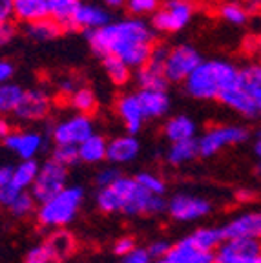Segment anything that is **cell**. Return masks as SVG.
I'll return each mask as SVG.
<instances>
[{
    "instance_id": "cell-23",
    "label": "cell",
    "mask_w": 261,
    "mask_h": 263,
    "mask_svg": "<svg viewBox=\"0 0 261 263\" xmlns=\"http://www.w3.org/2000/svg\"><path fill=\"white\" fill-rule=\"evenodd\" d=\"M48 2L46 0H13V18L24 24L48 18Z\"/></svg>"
},
{
    "instance_id": "cell-15",
    "label": "cell",
    "mask_w": 261,
    "mask_h": 263,
    "mask_svg": "<svg viewBox=\"0 0 261 263\" xmlns=\"http://www.w3.org/2000/svg\"><path fill=\"white\" fill-rule=\"evenodd\" d=\"M110 11L104 6L90 4V2H81L71 21L69 29H84V31H95L99 28H104L110 24Z\"/></svg>"
},
{
    "instance_id": "cell-7",
    "label": "cell",
    "mask_w": 261,
    "mask_h": 263,
    "mask_svg": "<svg viewBox=\"0 0 261 263\" xmlns=\"http://www.w3.org/2000/svg\"><path fill=\"white\" fill-rule=\"evenodd\" d=\"M247 137H249V132L243 126H237V124H223V126L208 128L197 139L199 156L212 157L216 154H219L221 150H225V148L247 141Z\"/></svg>"
},
{
    "instance_id": "cell-46",
    "label": "cell",
    "mask_w": 261,
    "mask_h": 263,
    "mask_svg": "<svg viewBox=\"0 0 261 263\" xmlns=\"http://www.w3.org/2000/svg\"><path fill=\"white\" fill-rule=\"evenodd\" d=\"M13 75H15V66L6 59H0V84L11 82Z\"/></svg>"
},
{
    "instance_id": "cell-39",
    "label": "cell",
    "mask_w": 261,
    "mask_h": 263,
    "mask_svg": "<svg viewBox=\"0 0 261 263\" xmlns=\"http://www.w3.org/2000/svg\"><path fill=\"white\" fill-rule=\"evenodd\" d=\"M124 8L134 16L143 18V16L154 15V13L161 8V4H159V0H126V6H124Z\"/></svg>"
},
{
    "instance_id": "cell-28",
    "label": "cell",
    "mask_w": 261,
    "mask_h": 263,
    "mask_svg": "<svg viewBox=\"0 0 261 263\" xmlns=\"http://www.w3.org/2000/svg\"><path fill=\"white\" fill-rule=\"evenodd\" d=\"M46 2H48L49 18L59 22L64 29L71 28V21H73V15L81 0H46Z\"/></svg>"
},
{
    "instance_id": "cell-8",
    "label": "cell",
    "mask_w": 261,
    "mask_h": 263,
    "mask_svg": "<svg viewBox=\"0 0 261 263\" xmlns=\"http://www.w3.org/2000/svg\"><path fill=\"white\" fill-rule=\"evenodd\" d=\"M203 62L201 53L190 44H179L168 49L164 62V77L168 82H184Z\"/></svg>"
},
{
    "instance_id": "cell-25",
    "label": "cell",
    "mask_w": 261,
    "mask_h": 263,
    "mask_svg": "<svg viewBox=\"0 0 261 263\" xmlns=\"http://www.w3.org/2000/svg\"><path fill=\"white\" fill-rule=\"evenodd\" d=\"M135 81H137L139 90H164L168 88V79L164 77V71L155 68L152 64L141 66L135 73Z\"/></svg>"
},
{
    "instance_id": "cell-22",
    "label": "cell",
    "mask_w": 261,
    "mask_h": 263,
    "mask_svg": "<svg viewBox=\"0 0 261 263\" xmlns=\"http://www.w3.org/2000/svg\"><path fill=\"white\" fill-rule=\"evenodd\" d=\"M164 137L172 143H181V141H190L196 139L197 126L194 119H190L188 115H174L164 123Z\"/></svg>"
},
{
    "instance_id": "cell-51",
    "label": "cell",
    "mask_w": 261,
    "mask_h": 263,
    "mask_svg": "<svg viewBox=\"0 0 261 263\" xmlns=\"http://www.w3.org/2000/svg\"><path fill=\"white\" fill-rule=\"evenodd\" d=\"M11 132H13V126H11V123H9V119L4 117V115H0V141L4 143Z\"/></svg>"
},
{
    "instance_id": "cell-55",
    "label": "cell",
    "mask_w": 261,
    "mask_h": 263,
    "mask_svg": "<svg viewBox=\"0 0 261 263\" xmlns=\"http://www.w3.org/2000/svg\"><path fill=\"white\" fill-rule=\"evenodd\" d=\"M152 263H170L166 258H161V259H155V261H152Z\"/></svg>"
},
{
    "instance_id": "cell-43",
    "label": "cell",
    "mask_w": 261,
    "mask_h": 263,
    "mask_svg": "<svg viewBox=\"0 0 261 263\" xmlns=\"http://www.w3.org/2000/svg\"><path fill=\"white\" fill-rule=\"evenodd\" d=\"M24 263H53V261H51L49 254L46 252L44 245H37V247H33L31 251L26 254Z\"/></svg>"
},
{
    "instance_id": "cell-31",
    "label": "cell",
    "mask_w": 261,
    "mask_h": 263,
    "mask_svg": "<svg viewBox=\"0 0 261 263\" xmlns=\"http://www.w3.org/2000/svg\"><path fill=\"white\" fill-rule=\"evenodd\" d=\"M24 88L16 82H6L0 84V115H9L15 114L18 104H21L22 97H24Z\"/></svg>"
},
{
    "instance_id": "cell-34",
    "label": "cell",
    "mask_w": 261,
    "mask_h": 263,
    "mask_svg": "<svg viewBox=\"0 0 261 263\" xmlns=\"http://www.w3.org/2000/svg\"><path fill=\"white\" fill-rule=\"evenodd\" d=\"M219 16L223 21H227L229 24H236V26H241L245 24L247 18H249V13L239 2H225V4L219 6Z\"/></svg>"
},
{
    "instance_id": "cell-41",
    "label": "cell",
    "mask_w": 261,
    "mask_h": 263,
    "mask_svg": "<svg viewBox=\"0 0 261 263\" xmlns=\"http://www.w3.org/2000/svg\"><path fill=\"white\" fill-rule=\"evenodd\" d=\"M152 261L154 259H152L146 247H135L130 254H126L123 258V263H152Z\"/></svg>"
},
{
    "instance_id": "cell-33",
    "label": "cell",
    "mask_w": 261,
    "mask_h": 263,
    "mask_svg": "<svg viewBox=\"0 0 261 263\" xmlns=\"http://www.w3.org/2000/svg\"><path fill=\"white\" fill-rule=\"evenodd\" d=\"M102 68L104 73L108 75L115 86H124L126 82H130L132 79V68L124 61L117 57H104L102 59Z\"/></svg>"
},
{
    "instance_id": "cell-56",
    "label": "cell",
    "mask_w": 261,
    "mask_h": 263,
    "mask_svg": "<svg viewBox=\"0 0 261 263\" xmlns=\"http://www.w3.org/2000/svg\"><path fill=\"white\" fill-rule=\"evenodd\" d=\"M192 2H194V0H192Z\"/></svg>"
},
{
    "instance_id": "cell-30",
    "label": "cell",
    "mask_w": 261,
    "mask_h": 263,
    "mask_svg": "<svg viewBox=\"0 0 261 263\" xmlns=\"http://www.w3.org/2000/svg\"><path fill=\"white\" fill-rule=\"evenodd\" d=\"M41 164L35 159L31 161H21L18 164L13 166V179L11 185L18 190H31L33 183L37 179V174Z\"/></svg>"
},
{
    "instance_id": "cell-47",
    "label": "cell",
    "mask_w": 261,
    "mask_h": 263,
    "mask_svg": "<svg viewBox=\"0 0 261 263\" xmlns=\"http://www.w3.org/2000/svg\"><path fill=\"white\" fill-rule=\"evenodd\" d=\"M13 37H15V26L11 22L0 24V48H4L6 44H9L13 41Z\"/></svg>"
},
{
    "instance_id": "cell-44",
    "label": "cell",
    "mask_w": 261,
    "mask_h": 263,
    "mask_svg": "<svg viewBox=\"0 0 261 263\" xmlns=\"http://www.w3.org/2000/svg\"><path fill=\"white\" fill-rule=\"evenodd\" d=\"M21 192H24V190L15 189L13 185H8V186H4V189H0V206H4V209L9 210V206L15 203L16 197L21 196Z\"/></svg>"
},
{
    "instance_id": "cell-32",
    "label": "cell",
    "mask_w": 261,
    "mask_h": 263,
    "mask_svg": "<svg viewBox=\"0 0 261 263\" xmlns=\"http://www.w3.org/2000/svg\"><path fill=\"white\" fill-rule=\"evenodd\" d=\"M97 97L94 90L88 86H79L73 93L69 95V106L81 115H91L97 110Z\"/></svg>"
},
{
    "instance_id": "cell-4",
    "label": "cell",
    "mask_w": 261,
    "mask_h": 263,
    "mask_svg": "<svg viewBox=\"0 0 261 263\" xmlns=\"http://www.w3.org/2000/svg\"><path fill=\"white\" fill-rule=\"evenodd\" d=\"M84 201V190L79 185L66 186L62 192L37 206V221L46 229H64L77 218Z\"/></svg>"
},
{
    "instance_id": "cell-42",
    "label": "cell",
    "mask_w": 261,
    "mask_h": 263,
    "mask_svg": "<svg viewBox=\"0 0 261 263\" xmlns=\"http://www.w3.org/2000/svg\"><path fill=\"white\" fill-rule=\"evenodd\" d=\"M146 249H148V252H150L152 259L155 261V259L166 258L168 252H170V249H172V243L164 241V239H159V241L150 243V245H148Z\"/></svg>"
},
{
    "instance_id": "cell-14",
    "label": "cell",
    "mask_w": 261,
    "mask_h": 263,
    "mask_svg": "<svg viewBox=\"0 0 261 263\" xmlns=\"http://www.w3.org/2000/svg\"><path fill=\"white\" fill-rule=\"evenodd\" d=\"M225 239H261V212H243L223 227Z\"/></svg>"
},
{
    "instance_id": "cell-19",
    "label": "cell",
    "mask_w": 261,
    "mask_h": 263,
    "mask_svg": "<svg viewBox=\"0 0 261 263\" xmlns=\"http://www.w3.org/2000/svg\"><path fill=\"white\" fill-rule=\"evenodd\" d=\"M166 259L170 263H216L214 252L203 251V249L196 247L188 239V236L172 245Z\"/></svg>"
},
{
    "instance_id": "cell-1",
    "label": "cell",
    "mask_w": 261,
    "mask_h": 263,
    "mask_svg": "<svg viewBox=\"0 0 261 263\" xmlns=\"http://www.w3.org/2000/svg\"><path fill=\"white\" fill-rule=\"evenodd\" d=\"M88 42L99 57H117L130 68H141L148 62L155 46V31L144 18H121L88 33Z\"/></svg>"
},
{
    "instance_id": "cell-9",
    "label": "cell",
    "mask_w": 261,
    "mask_h": 263,
    "mask_svg": "<svg viewBox=\"0 0 261 263\" xmlns=\"http://www.w3.org/2000/svg\"><path fill=\"white\" fill-rule=\"evenodd\" d=\"M94 121L90 115L73 114L59 121L51 128V139L55 144H68V146H81L86 139L95 134Z\"/></svg>"
},
{
    "instance_id": "cell-35",
    "label": "cell",
    "mask_w": 261,
    "mask_h": 263,
    "mask_svg": "<svg viewBox=\"0 0 261 263\" xmlns=\"http://www.w3.org/2000/svg\"><path fill=\"white\" fill-rule=\"evenodd\" d=\"M37 205L39 203L35 201L33 194L29 192V190H24V192H21V196L15 199V203L9 206V212H11L13 216H16V218H26L29 214L37 212Z\"/></svg>"
},
{
    "instance_id": "cell-6",
    "label": "cell",
    "mask_w": 261,
    "mask_h": 263,
    "mask_svg": "<svg viewBox=\"0 0 261 263\" xmlns=\"http://www.w3.org/2000/svg\"><path fill=\"white\" fill-rule=\"evenodd\" d=\"M66 186H68V168L53 159H46L41 164L37 179H35L29 192L33 194L35 201L41 205V203L57 196L59 192H62Z\"/></svg>"
},
{
    "instance_id": "cell-12",
    "label": "cell",
    "mask_w": 261,
    "mask_h": 263,
    "mask_svg": "<svg viewBox=\"0 0 261 263\" xmlns=\"http://www.w3.org/2000/svg\"><path fill=\"white\" fill-rule=\"evenodd\" d=\"M51 104H53L51 95L44 88H28L13 115L21 123H39L49 114Z\"/></svg>"
},
{
    "instance_id": "cell-20",
    "label": "cell",
    "mask_w": 261,
    "mask_h": 263,
    "mask_svg": "<svg viewBox=\"0 0 261 263\" xmlns=\"http://www.w3.org/2000/svg\"><path fill=\"white\" fill-rule=\"evenodd\" d=\"M42 245H44L46 252L49 254L51 261L64 263L66 259L75 252V245H77V243H75V238L71 232H68V230H64V229H59V230H55V232H51Z\"/></svg>"
},
{
    "instance_id": "cell-52",
    "label": "cell",
    "mask_w": 261,
    "mask_h": 263,
    "mask_svg": "<svg viewBox=\"0 0 261 263\" xmlns=\"http://www.w3.org/2000/svg\"><path fill=\"white\" fill-rule=\"evenodd\" d=\"M102 4L106 9H119L126 6V0H102Z\"/></svg>"
},
{
    "instance_id": "cell-50",
    "label": "cell",
    "mask_w": 261,
    "mask_h": 263,
    "mask_svg": "<svg viewBox=\"0 0 261 263\" xmlns=\"http://www.w3.org/2000/svg\"><path fill=\"white\" fill-rule=\"evenodd\" d=\"M59 88H61V91L62 93H66L69 97V95L73 93L75 90H77V82H75V79H71V77H66V79H62L61 82H59Z\"/></svg>"
},
{
    "instance_id": "cell-3",
    "label": "cell",
    "mask_w": 261,
    "mask_h": 263,
    "mask_svg": "<svg viewBox=\"0 0 261 263\" xmlns=\"http://www.w3.org/2000/svg\"><path fill=\"white\" fill-rule=\"evenodd\" d=\"M239 82V70L227 61H203L194 73L184 81V90L190 97L201 101L219 99L223 91Z\"/></svg>"
},
{
    "instance_id": "cell-11",
    "label": "cell",
    "mask_w": 261,
    "mask_h": 263,
    "mask_svg": "<svg viewBox=\"0 0 261 263\" xmlns=\"http://www.w3.org/2000/svg\"><path fill=\"white\" fill-rule=\"evenodd\" d=\"M216 263H257L261 239H225L214 252Z\"/></svg>"
},
{
    "instance_id": "cell-36",
    "label": "cell",
    "mask_w": 261,
    "mask_h": 263,
    "mask_svg": "<svg viewBox=\"0 0 261 263\" xmlns=\"http://www.w3.org/2000/svg\"><path fill=\"white\" fill-rule=\"evenodd\" d=\"M135 179L146 192L154 194V196H164V192H166V183L159 176H155L154 172H139Z\"/></svg>"
},
{
    "instance_id": "cell-37",
    "label": "cell",
    "mask_w": 261,
    "mask_h": 263,
    "mask_svg": "<svg viewBox=\"0 0 261 263\" xmlns=\"http://www.w3.org/2000/svg\"><path fill=\"white\" fill-rule=\"evenodd\" d=\"M51 159L57 161L59 164L69 168L73 164L79 163V148L77 146H68V144H55Z\"/></svg>"
},
{
    "instance_id": "cell-21",
    "label": "cell",
    "mask_w": 261,
    "mask_h": 263,
    "mask_svg": "<svg viewBox=\"0 0 261 263\" xmlns=\"http://www.w3.org/2000/svg\"><path fill=\"white\" fill-rule=\"evenodd\" d=\"M137 97L143 106L144 119H159L170 110V97L164 90H139Z\"/></svg>"
},
{
    "instance_id": "cell-49",
    "label": "cell",
    "mask_w": 261,
    "mask_h": 263,
    "mask_svg": "<svg viewBox=\"0 0 261 263\" xmlns=\"http://www.w3.org/2000/svg\"><path fill=\"white\" fill-rule=\"evenodd\" d=\"M11 179H13L11 164H0V189L11 185Z\"/></svg>"
},
{
    "instance_id": "cell-5",
    "label": "cell",
    "mask_w": 261,
    "mask_h": 263,
    "mask_svg": "<svg viewBox=\"0 0 261 263\" xmlns=\"http://www.w3.org/2000/svg\"><path fill=\"white\" fill-rule=\"evenodd\" d=\"M194 11L192 0H166L152 15V28L157 33H177L190 24Z\"/></svg>"
},
{
    "instance_id": "cell-10",
    "label": "cell",
    "mask_w": 261,
    "mask_h": 263,
    "mask_svg": "<svg viewBox=\"0 0 261 263\" xmlns=\"http://www.w3.org/2000/svg\"><path fill=\"white\" fill-rule=\"evenodd\" d=\"M166 210L172 219L179 223H192L207 218L212 210V203L208 201L207 197L181 192L170 197V201L166 203Z\"/></svg>"
},
{
    "instance_id": "cell-16",
    "label": "cell",
    "mask_w": 261,
    "mask_h": 263,
    "mask_svg": "<svg viewBox=\"0 0 261 263\" xmlns=\"http://www.w3.org/2000/svg\"><path fill=\"white\" fill-rule=\"evenodd\" d=\"M117 115L123 121L124 128L128 130L130 136H137L144 124V114L143 106L139 103L137 93H124L117 101Z\"/></svg>"
},
{
    "instance_id": "cell-18",
    "label": "cell",
    "mask_w": 261,
    "mask_h": 263,
    "mask_svg": "<svg viewBox=\"0 0 261 263\" xmlns=\"http://www.w3.org/2000/svg\"><path fill=\"white\" fill-rule=\"evenodd\" d=\"M219 101L225 106L232 108L237 114L245 115V117H256L259 114V108H257L256 101H254L252 91H249L247 88H243L237 82L236 86L229 88L227 91H223L219 97Z\"/></svg>"
},
{
    "instance_id": "cell-24",
    "label": "cell",
    "mask_w": 261,
    "mask_h": 263,
    "mask_svg": "<svg viewBox=\"0 0 261 263\" xmlns=\"http://www.w3.org/2000/svg\"><path fill=\"white\" fill-rule=\"evenodd\" d=\"M79 148V161L88 164H97L101 161H106L108 141L99 134H94L90 139H86Z\"/></svg>"
},
{
    "instance_id": "cell-26",
    "label": "cell",
    "mask_w": 261,
    "mask_h": 263,
    "mask_svg": "<svg viewBox=\"0 0 261 263\" xmlns=\"http://www.w3.org/2000/svg\"><path fill=\"white\" fill-rule=\"evenodd\" d=\"M188 239L203 251L216 252L217 247L225 241V234L223 229H217V227H199L188 236Z\"/></svg>"
},
{
    "instance_id": "cell-48",
    "label": "cell",
    "mask_w": 261,
    "mask_h": 263,
    "mask_svg": "<svg viewBox=\"0 0 261 263\" xmlns=\"http://www.w3.org/2000/svg\"><path fill=\"white\" fill-rule=\"evenodd\" d=\"M13 18V0H0V24H8Z\"/></svg>"
},
{
    "instance_id": "cell-13",
    "label": "cell",
    "mask_w": 261,
    "mask_h": 263,
    "mask_svg": "<svg viewBox=\"0 0 261 263\" xmlns=\"http://www.w3.org/2000/svg\"><path fill=\"white\" fill-rule=\"evenodd\" d=\"M9 152L16 154L21 161H31L41 154L44 146V136L37 130H13L4 141Z\"/></svg>"
},
{
    "instance_id": "cell-53",
    "label": "cell",
    "mask_w": 261,
    "mask_h": 263,
    "mask_svg": "<svg viewBox=\"0 0 261 263\" xmlns=\"http://www.w3.org/2000/svg\"><path fill=\"white\" fill-rule=\"evenodd\" d=\"M254 150H256V156H257L259 164H261V132H259V136H257V141H256V146H254Z\"/></svg>"
},
{
    "instance_id": "cell-29",
    "label": "cell",
    "mask_w": 261,
    "mask_h": 263,
    "mask_svg": "<svg viewBox=\"0 0 261 263\" xmlns=\"http://www.w3.org/2000/svg\"><path fill=\"white\" fill-rule=\"evenodd\" d=\"M62 26L59 22H55L53 18H42V21L31 22V24H26V35H28L31 41L37 42H48L57 39L62 33Z\"/></svg>"
},
{
    "instance_id": "cell-45",
    "label": "cell",
    "mask_w": 261,
    "mask_h": 263,
    "mask_svg": "<svg viewBox=\"0 0 261 263\" xmlns=\"http://www.w3.org/2000/svg\"><path fill=\"white\" fill-rule=\"evenodd\" d=\"M135 241H134V238H128V236H124V238H119L117 241H115V245H114V252L117 256H121V258H124L126 254H130L132 251L135 249Z\"/></svg>"
},
{
    "instance_id": "cell-38",
    "label": "cell",
    "mask_w": 261,
    "mask_h": 263,
    "mask_svg": "<svg viewBox=\"0 0 261 263\" xmlns=\"http://www.w3.org/2000/svg\"><path fill=\"white\" fill-rule=\"evenodd\" d=\"M239 84L249 91L259 90L261 88V64L247 66L239 70Z\"/></svg>"
},
{
    "instance_id": "cell-40",
    "label": "cell",
    "mask_w": 261,
    "mask_h": 263,
    "mask_svg": "<svg viewBox=\"0 0 261 263\" xmlns=\"http://www.w3.org/2000/svg\"><path fill=\"white\" fill-rule=\"evenodd\" d=\"M123 176V174L119 172L117 166H106V168H101L97 172V176H95V185H97V189H108V186H111L115 183V181L119 179V177Z\"/></svg>"
},
{
    "instance_id": "cell-27",
    "label": "cell",
    "mask_w": 261,
    "mask_h": 263,
    "mask_svg": "<svg viewBox=\"0 0 261 263\" xmlns=\"http://www.w3.org/2000/svg\"><path fill=\"white\" fill-rule=\"evenodd\" d=\"M199 156V146H197V139L190 141H181V143H172L166 150V159L174 166H181L190 161H194Z\"/></svg>"
},
{
    "instance_id": "cell-2",
    "label": "cell",
    "mask_w": 261,
    "mask_h": 263,
    "mask_svg": "<svg viewBox=\"0 0 261 263\" xmlns=\"http://www.w3.org/2000/svg\"><path fill=\"white\" fill-rule=\"evenodd\" d=\"M95 203L106 214L123 212L126 216H155L166 210L168 201H164V196L146 192L135 177L121 176L111 186L99 190Z\"/></svg>"
},
{
    "instance_id": "cell-54",
    "label": "cell",
    "mask_w": 261,
    "mask_h": 263,
    "mask_svg": "<svg viewBox=\"0 0 261 263\" xmlns=\"http://www.w3.org/2000/svg\"><path fill=\"white\" fill-rule=\"evenodd\" d=\"M252 95H254V101H256L257 108H259V111H261V88H259V90H254Z\"/></svg>"
},
{
    "instance_id": "cell-17",
    "label": "cell",
    "mask_w": 261,
    "mask_h": 263,
    "mask_svg": "<svg viewBox=\"0 0 261 263\" xmlns=\"http://www.w3.org/2000/svg\"><path fill=\"white\" fill-rule=\"evenodd\" d=\"M139 152H141V144L135 136L124 134V136H117L115 139L108 141V154L106 161H110L114 166L117 164H126L137 159Z\"/></svg>"
}]
</instances>
